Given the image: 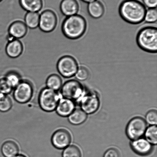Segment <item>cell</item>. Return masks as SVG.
<instances>
[{
	"instance_id": "obj_1",
	"label": "cell",
	"mask_w": 157,
	"mask_h": 157,
	"mask_svg": "<svg viewBox=\"0 0 157 157\" xmlns=\"http://www.w3.org/2000/svg\"><path fill=\"white\" fill-rule=\"evenodd\" d=\"M120 16L124 21L132 24H138L144 20L147 9L138 0H124L119 7Z\"/></svg>"
},
{
	"instance_id": "obj_2",
	"label": "cell",
	"mask_w": 157,
	"mask_h": 157,
	"mask_svg": "<svg viewBox=\"0 0 157 157\" xmlns=\"http://www.w3.org/2000/svg\"><path fill=\"white\" fill-rule=\"evenodd\" d=\"M87 27V22L84 17L76 14L67 17L64 20L61 30L66 37L76 40L84 34Z\"/></svg>"
},
{
	"instance_id": "obj_3",
	"label": "cell",
	"mask_w": 157,
	"mask_h": 157,
	"mask_svg": "<svg viewBox=\"0 0 157 157\" xmlns=\"http://www.w3.org/2000/svg\"><path fill=\"white\" fill-rule=\"evenodd\" d=\"M136 42L140 48L146 52L156 53L157 29L153 26L143 28L138 32Z\"/></svg>"
},
{
	"instance_id": "obj_4",
	"label": "cell",
	"mask_w": 157,
	"mask_h": 157,
	"mask_svg": "<svg viewBox=\"0 0 157 157\" xmlns=\"http://www.w3.org/2000/svg\"><path fill=\"white\" fill-rule=\"evenodd\" d=\"M58 92L46 87L40 92L38 96V104L40 108L44 112H51L56 110L61 99Z\"/></svg>"
},
{
	"instance_id": "obj_5",
	"label": "cell",
	"mask_w": 157,
	"mask_h": 157,
	"mask_svg": "<svg viewBox=\"0 0 157 157\" xmlns=\"http://www.w3.org/2000/svg\"><path fill=\"white\" fill-rule=\"evenodd\" d=\"M61 95L63 98L78 101L84 93V87L79 81L71 80L66 81L61 88Z\"/></svg>"
},
{
	"instance_id": "obj_6",
	"label": "cell",
	"mask_w": 157,
	"mask_h": 157,
	"mask_svg": "<svg viewBox=\"0 0 157 157\" xmlns=\"http://www.w3.org/2000/svg\"><path fill=\"white\" fill-rule=\"evenodd\" d=\"M56 68L61 76L65 78H70L76 74L78 67L75 58L70 55H65L58 60Z\"/></svg>"
},
{
	"instance_id": "obj_7",
	"label": "cell",
	"mask_w": 157,
	"mask_h": 157,
	"mask_svg": "<svg viewBox=\"0 0 157 157\" xmlns=\"http://www.w3.org/2000/svg\"><path fill=\"white\" fill-rule=\"evenodd\" d=\"M33 91V86L30 81L21 80L14 88L13 92L14 99L19 104H26L31 99Z\"/></svg>"
},
{
	"instance_id": "obj_8",
	"label": "cell",
	"mask_w": 157,
	"mask_h": 157,
	"mask_svg": "<svg viewBox=\"0 0 157 157\" xmlns=\"http://www.w3.org/2000/svg\"><path fill=\"white\" fill-rule=\"evenodd\" d=\"M147 128V123L145 120L140 117H136L133 118L128 124L126 133L130 139L135 140L143 136Z\"/></svg>"
},
{
	"instance_id": "obj_9",
	"label": "cell",
	"mask_w": 157,
	"mask_h": 157,
	"mask_svg": "<svg viewBox=\"0 0 157 157\" xmlns=\"http://www.w3.org/2000/svg\"><path fill=\"white\" fill-rule=\"evenodd\" d=\"M77 102L79 103L81 110L88 114L94 113L100 106V100L98 95L92 92L85 93Z\"/></svg>"
},
{
	"instance_id": "obj_10",
	"label": "cell",
	"mask_w": 157,
	"mask_h": 157,
	"mask_svg": "<svg viewBox=\"0 0 157 157\" xmlns=\"http://www.w3.org/2000/svg\"><path fill=\"white\" fill-rule=\"evenodd\" d=\"M58 19L53 10H46L40 15L39 27L41 31L49 33L55 30L57 25Z\"/></svg>"
},
{
	"instance_id": "obj_11",
	"label": "cell",
	"mask_w": 157,
	"mask_h": 157,
	"mask_svg": "<svg viewBox=\"0 0 157 157\" xmlns=\"http://www.w3.org/2000/svg\"><path fill=\"white\" fill-rule=\"evenodd\" d=\"M71 140V136L70 132L64 129L56 130L53 134L51 138L53 147L59 150H63L68 147Z\"/></svg>"
},
{
	"instance_id": "obj_12",
	"label": "cell",
	"mask_w": 157,
	"mask_h": 157,
	"mask_svg": "<svg viewBox=\"0 0 157 157\" xmlns=\"http://www.w3.org/2000/svg\"><path fill=\"white\" fill-rule=\"evenodd\" d=\"M131 146L134 151L140 156H147L153 150L152 144L147 140L141 138L132 141Z\"/></svg>"
},
{
	"instance_id": "obj_13",
	"label": "cell",
	"mask_w": 157,
	"mask_h": 157,
	"mask_svg": "<svg viewBox=\"0 0 157 157\" xmlns=\"http://www.w3.org/2000/svg\"><path fill=\"white\" fill-rule=\"evenodd\" d=\"M75 108L74 101L63 98L60 99L55 110L59 116L65 117L71 114L75 110Z\"/></svg>"
},
{
	"instance_id": "obj_14",
	"label": "cell",
	"mask_w": 157,
	"mask_h": 157,
	"mask_svg": "<svg viewBox=\"0 0 157 157\" xmlns=\"http://www.w3.org/2000/svg\"><path fill=\"white\" fill-rule=\"evenodd\" d=\"M28 27L23 22L17 21L13 22L9 26V35L14 39L22 38L27 34Z\"/></svg>"
},
{
	"instance_id": "obj_15",
	"label": "cell",
	"mask_w": 157,
	"mask_h": 157,
	"mask_svg": "<svg viewBox=\"0 0 157 157\" xmlns=\"http://www.w3.org/2000/svg\"><path fill=\"white\" fill-rule=\"evenodd\" d=\"M61 12L67 17L76 14L79 10V5L77 0H62L60 4Z\"/></svg>"
},
{
	"instance_id": "obj_16",
	"label": "cell",
	"mask_w": 157,
	"mask_h": 157,
	"mask_svg": "<svg viewBox=\"0 0 157 157\" xmlns=\"http://www.w3.org/2000/svg\"><path fill=\"white\" fill-rule=\"evenodd\" d=\"M24 47L22 43L18 39H15L8 41L6 47V54L9 57L15 58L22 54Z\"/></svg>"
},
{
	"instance_id": "obj_17",
	"label": "cell",
	"mask_w": 157,
	"mask_h": 157,
	"mask_svg": "<svg viewBox=\"0 0 157 157\" xmlns=\"http://www.w3.org/2000/svg\"><path fill=\"white\" fill-rule=\"evenodd\" d=\"M22 8L27 12H38L42 9V0H19Z\"/></svg>"
},
{
	"instance_id": "obj_18",
	"label": "cell",
	"mask_w": 157,
	"mask_h": 157,
	"mask_svg": "<svg viewBox=\"0 0 157 157\" xmlns=\"http://www.w3.org/2000/svg\"><path fill=\"white\" fill-rule=\"evenodd\" d=\"M87 11L92 18L98 19L101 18L105 12L104 6L102 3L98 1H95L89 3Z\"/></svg>"
},
{
	"instance_id": "obj_19",
	"label": "cell",
	"mask_w": 157,
	"mask_h": 157,
	"mask_svg": "<svg viewBox=\"0 0 157 157\" xmlns=\"http://www.w3.org/2000/svg\"><path fill=\"white\" fill-rule=\"evenodd\" d=\"M1 152L5 157H13L18 155L19 151L17 144L13 141H7L1 147Z\"/></svg>"
},
{
	"instance_id": "obj_20",
	"label": "cell",
	"mask_w": 157,
	"mask_h": 157,
	"mask_svg": "<svg viewBox=\"0 0 157 157\" xmlns=\"http://www.w3.org/2000/svg\"><path fill=\"white\" fill-rule=\"evenodd\" d=\"M68 121L73 125H78L82 124L87 118L86 113L81 109H77L68 116Z\"/></svg>"
},
{
	"instance_id": "obj_21",
	"label": "cell",
	"mask_w": 157,
	"mask_h": 157,
	"mask_svg": "<svg viewBox=\"0 0 157 157\" xmlns=\"http://www.w3.org/2000/svg\"><path fill=\"white\" fill-rule=\"evenodd\" d=\"M25 24L30 29H35L39 26L40 14L38 12H27L25 16Z\"/></svg>"
},
{
	"instance_id": "obj_22",
	"label": "cell",
	"mask_w": 157,
	"mask_h": 157,
	"mask_svg": "<svg viewBox=\"0 0 157 157\" xmlns=\"http://www.w3.org/2000/svg\"><path fill=\"white\" fill-rule=\"evenodd\" d=\"M62 80L61 77L56 74L51 75L46 80L47 88L58 92L62 86Z\"/></svg>"
},
{
	"instance_id": "obj_23",
	"label": "cell",
	"mask_w": 157,
	"mask_h": 157,
	"mask_svg": "<svg viewBox=\"0 0 157 157\" xmlns=\"http://www.w3.org/2000/svg\"><path fill=\"white\" fill-rule=\"evenodd\" d=\"M4 78L13 88H14L22 80L19 74L14 71L8 72Z\"/></svg>"
},
{
	"instance_id": "obj_24",
	"label": "cell",
	"mask_w": 157,
	"mask_h": 157,
	"mask_svg": "<svg viewBox=\"0 0 157 157\" xmlns=\"http://www.w3.org/2000/svg\"><path fill=\"white\" fill-rule=\"evenodd\" d=\"M12 107V101L10 97L7 95L0 93V112H8Z\"/></svg>"
},
{
	"instance_id": "obj_25",
	"label": "cell",
	"mask_w": 157,
	"mask_h": 157,
	"mask_svg": "<svg viewBox=\"0 0 157 157\" xmlns=\"http://www.w3.org/2000/svg\"><path fill=\"white\" fill-rule=\"evenodd\" d=\"M146 140L150 144L156 145L157 143V128L156 125H152L147 129L145 132Z\"/></svg>"
},
{
	"instance_id": "obj_26",
	"label": "cell",
	"mask_w": 157,
	"mask_h": 157,
	"mask_svg": "<svg viewBox=\"0 0 157 157\" xmlns=\"http://www.w3.org/2000/svg\"><path fill=\"white\" fill-rule=\"evenodd\" d=\"M81 152L76 145H69L63 151L62 157H81Z\"/></svg>"
},
{
	"instance_id": "obj_27",
	"label": "cell",
	"mask_w": 157,
	"mask_h": 157,
	"mask_svg": "<svg viewBox=\"0 0 157 157\" xmlns=\"http://www.w3.org/2000/svg\"><path fill=\"white\" fill-rule=\"evenodd\" d=\"M89 70L87 68L83 66H81L78 68L75 77L78 80L80 81H84L87 80L89 77Z\"/></svg>"
},
{
	"instance_id": "obj_28",
	"label": "cell",
	"mask_w": 157,
	"mask_h": 157,
	"mask_svg": "<svg viewBox=\"0 0 157 157\" xmlns=\"http://www.w3.org/2000/svg\"><path fill=\"white\" fill-rule=\"evenodd\" d=\"M157 20V10L155 8H150L146 12L145 20L146 22L153 23L156 22Z\"/></svg>"
},
{
	"instance_id": "obj_29",
	"label": "cell",
	"mask_w": 157,
	"mask_h": 157,
	"mask_svg": "<svg viewBox=\"0 0 157 157\" xmlns=\"http://www.w3.org/2000/svg\"><path fill=\"white\" fill-rule=\"evenodd\" d=\"M13 88L6 80L5 78L0 79V93L8 95L12 92Z\"/></svg>"
},
{
	"instance_id": "obj_30",
	"label": "cell",
	"mask_w": 157,
	"mask_h": 157,
	"mask_svg": "<svg viewBox=\"0 0 157 157\" xmlns=\"http://www.w3.org/2000/svg\"><path fill=\"white\" fill-rule=\"evenodd\" d=\"M146 119L149 124L156 125L157 123V113L156 110H152L147 113Z\"/></svg>"
},
{
	"instance_id": "obj_31",
	"label": "cell",
	"mask_w": 157,
	"mask_h": 157,
	"mask_svg": "<svg viewBox=\"0 0 157 157\" xmlns=\"http://www.w3.org/2000/svg\"><path fill=\"white\" fill-rule=\"evenodd\" d=\"M103 157H120V154L116 149L110 148L106 151Z\"/></svg>"
},
{
	"instance_id": "obj_32",
	"label": "cell",
	"mask_w": 157,
	"mask_h": 157,
	"mask_svg": "<svg viewBox=\"0 0 157 157\" xmlns=\"http://www.w3.org/2000/svg\"><path fill=\"white\" fill-rule=\"evenodd\" d=\"M145 6L149 8H155L157 7V0H142Z\"/></svg>"
},
{
	"instance_id": "obj_33",
	"label": "cell",
	"mask_w": 157,
	"mask_h": 157,
	"mask_svg": "<svg viewBox=\"0 0 157 157\" xmlns=\"http://www.w3.org/2000/svg\"><path fill=\"white\" fill-rule=\"evenodd\" d=\"M81 1L84 2L89 3L97 1V0H81Z\"/></svg>"
},
{
	"instance_id": "obj_34",
	"label": "cell",
	"mask_w": 157,
	"mask_h": 157,
	"mask_svg": "<svg viewBox=\"0 0 157 157\" xmlns=\"http://www.w3.org/2000/svg\"><path fill=\"white\" fill-rule=\"evenodd\" d=\"M13 157H27L26 156H25L24 155H21V154H18L16 156H15Z\"/></svg>"
},
{
	"instance_id": "obj_35",
	"label": "cell",
	"mask_w": 157,
	"mask_h": 157,
	"mask_svg": "<svg viewBox=\"0 0 157 157\" xmlns=\"http://www.w3.org/2000/svg\"><path fill=\"white\" fill-rule=\"evenodd\" d=\"M3 0H0V2H1V1H2Z\"/></svg>"
}]
</instances>
